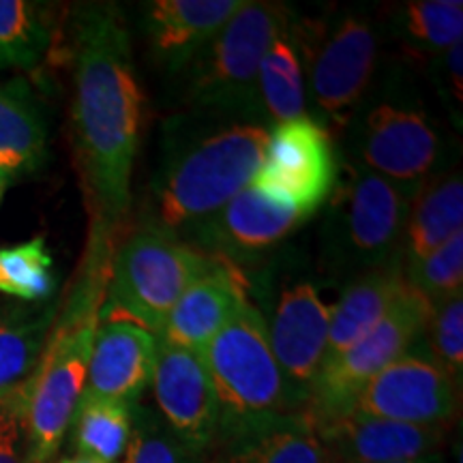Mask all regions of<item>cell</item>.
Masks as SVG:
<instances>
[{"mask_svg":"<svg viewBox=\"0 0 463 463\" xmlns=\"http://www.w3.org/2000/svg\"><path fill=\"white\" fill-rule=\"evenodd\" d=\"M73 78L80 165L97 217L116 228L129 208L142 125V90L133 67L129 28L116 5L80 9Z\"/></svg>","mask_w":463,"mask_h":463,"instance_id":"obj_1","label":"cell"},{"mask_svg":"<svg viewBox=\"0 0 463 463\" xmlns=\"http://www.w3.org/2000/svg\"><path fill=\"white\" fill-rule=\"evenodd\" d=\"M269 127L230 123L178 144L153 184L155 222L161 230H189L251 184L262 165Z\"/></svg>","mask_w":463,"mask_h":463,"instance_id":"obj_2","label":"cell"},{"mask_svg":"<svg viewBox=\"0 0 463 463\" xmlns=\"http://www.w3.org/2000/svg\"><path fill=\"white\" fill-rule=\"evenodd\" d=\"M289 22L292 14L286 5L245 0L184 67V101L198 112L234 118L258 114L260 62Z\"/></svg>","mask_w":463,"mask_h":463,"instance_id":"obj_3","label":"cell"},{"mask_svg":"<svg viewBox=\"0 0 463 463\" xmlns=\"http://www.w3.org/2000/svg\"><path fill=\"white\" fill-rule=\"evenodd\" d=\"M419 189L356 167L335 195L324 230L331 269L363 277L402 264L405 223Z\"/></svg>","mask_w":463,"mask_h":463,"instance_id":"obj_4","label":"cell"},{"mask_svg":"<svg viewBox=\"0 0 463 463\" xmlns=\"http://www.w3.org/2000/svg\"><path fill=\"white\" fill-rule=\"evenodd\" d=\"M222 414L262 416L303 412L309 395L298 391L277 364L260 311L245 303L200 350Z\"/></svg>","mask_w":463,"mask_h":463,"instance_id":"obj_5","label":"cell"},{"mask_svg":"<svg viewBox=\"0 0 463 463\" xmlns=\"http://www.w3.org/2000/svg\"><path fill=\"white\" fill-rule=\"evenodd\" d=\"M97 333L92 300L80 305L43 347L42 361L22 397L20 416L28 463H50L84 395L86 373Z\"/></svg>","mask_w":463,"mask_h":463,"instance_id":"obj_6","label":"cell"},{"mask_svg":"<svg viewBox=\"0 0 463 463\" xmlns=\"http://www.w3.org/2000/svg\"><path fill=\"white\" fill-rule=\"evenodd\" d=\"M213 262L174 232L144 225L116 253L108 309L133 317V324L159 337L172 307Z\"/></svg>","mask_w":463,"mask_h":463,"instance_id":"obj_7","label":"cell"},{"mask_svg":"<svg viewBox=\"0 0 463 463\" xmlns=\"http://www.w3.org/2000/svg\"><path fill=\"white\" fill-rule=\"evenodd\" d=\"M431 314L433 305L408 283L372 331L320 369L305 408L314 425L350 414L363 386L397 358L410 354L416 341L425 337Z\"/></svg>","mask_w":463,"mask_h":463,"instance_id":"obj_8","label":"cell"},{"mask_svg":"<svg viewBox=\"0 0 463 463\" xmlns=\"http://www.w3.org/2000/svg\"><path fill=\"white\" fill-rule=\"evenodd\" d=\"M337 183V155L328 131L309 116L269 129L262 165L251 184L273 200L311 217L331 198Z\"/></svg>","mask_w":463,"mask_h":463,"instance_id":"obj_9","label":"cell"},{"mask_svg":"<svg viewBox=\"0 0 463 463\" xmlns=\"http://www.w3.org/2000/svg\"><path fill=\"white\" fill-rule=\"evenodd\" d=\"M459 391L430 356L405 354L363 386L352 412L405 425H450Z\"/></svg>","mask_w":463,"mask_h":463,"instance_id":"obj_10","label":"cell"},{"mask_svg":"<svg viewBox=\"0 0 463 463\" xmlns=\"http://www.w3.org/2000/svg\"><path fill=\"white\" fill-rule=\"evenodd\" d=\"M354 148L364 170L422 187L436 172L442 142L425 114L380 103L358 123Z\"/></svg>","mask_w":463,"mask_h":463,"instance_id":"obj_11","label":"cell"},{"mask_svg":"<svg viewBox=\"0 0 463 463\" xmlns=\"http://www.w3.org/2000/svg\"><path fill=\"white\" fill-rule=\"evenodd\" d=\"M305 219L297 208L249 184L211 217L191 225L189 236L208 258L225 264L249 262L281 245Z\"/></svg>","mask_w":463,"mask_h":463,"instance_id":"obj_12","label":"cell"},{"mask_svg":"<svg viewBox=\"0 0 463 463\" xmlns=\"http://www.w3.org/2000/svg\"><path fill=\"white\" fill-rule=\"evenodd\" d=\"M150 386L167 427L191 449L206 455L217 436L222 405L200 352L159 337Z\"/></svg>","mask_w":463,"mask_h":463,"instance_id":"obj_13","label":"cell"},{"mask_svg":"<svg viewBox=\"0 0 463 463\" xmlns=\"http://www.w3.org/2000/svg\"><path fill=\"white\" fill-rule=\"evenodd\" d=\"M378 62L373 26L358 15H347L317 50L311 65V99L322 118L345 125L372 82Z\"/></svg>","mask_w":463,"mask_h":463,"instance_id":"obj_14","label":"cell"},{"mask_svg":"<svg viewBox=\"0 0 463 463\" xmlns=\"http://www.w3.org/2000/svg\"><path fill=\"white\" fill-rule=\"evenodd\" d=\"M206 463H324L320 439L305 412L225 416Z\"/></svg>","mask_w":463,"mask_h":463,"instance_id":"obj_15","label":"cell"},{"mask_svg":"<svg viewBox=\"0 0 463 463\" xmlns=\"http://www.w3.org/2000/svg\"><path fill=\"white\" fill-rule=\"evenodd\" d=\"M450 425H405L350 412L317 422L324 463H399L436 455Z\"/></svg>","mask_w":463,"mask_h":463,"instance_id":"obj_16","label":"cell"},{"mask_svg":"<svg viewBox=\"0 0 463 463\" xmlns=\"http://www.w3.org/2000/svg\"><path fill=\"white\" fill-rule=\"evenodd\" d=\"M333 307L326 305L309 281L283 289L273 322L266 326L273 356L286 378L309 395L326 354Z\"/></svg>","mask_w":463,"mask_h":463,"instance_id":"obj_17","label":"cell"},{"mask_svg":"<svg viewBox=\"0 0 463 463\" xmlns=\"http://www.w3.org/2000/svg\"><path fill=\"white\" fill-rule=\"evenodd\" d=\"M159 337L133 322L112 320L92 339L84 399L136 405L153 378Z\"/></svg>","mask_w":463,"mask_h":463,"instance_id":"obj_18","label":"cell"},{"mask_svg":"<svg viewBox=\"0 0 463 463\" xmlns=\"http://www.w3.org/2000/svg\"><path fill=\"white\" fill-rule=\"evenodd\" d=\"M245 0H155L144 7V31L155 61L184 71Z\"/></svg>","mask_w":463,"mask_h":463,"instance_id":"obj_19","label":"cell"},{"mask_svg":"<svg viewBox=\"0 0 463 463\" xmlns=\"http://www.w3.org/2000/svg\"><path fill=\"white\" fill-rule=\"evenodd\" d=\"M245 303H249L245 283L232 264L213 262L172 307L159 337L200 352Z\"/></svg>","mask_w":463,"mask_h":463,"instance_id":"obj_20","label":"cell"},{"mask_svg":"<svg viewBox=\"0 0 463 463\" xmlns=\"http://www.w3.org/2000/svg\"><path fill=\"white\" fill-rule=\"evenodd\" d=\"M405 288H408V279H405L403 264L372 270L352 283L339 303L333 307L322 367L344 354L347 347H352L372 331L392 309Z\"/></svg>","mask_w":463,"mask_h":463,"instance_id":"obj_21","label":"cell"},{"mask_svg":"<svg viewBox=\"0 0 463 463\" xmlns=\"http://www.w3.org/2000/svg\"><path fill=\"white\" fill-rule=\"evenodd\" d=\"M463 228V181L450 174L439 181H427L416 194L403 232L402 264L419 262Z\"/></svg>","mask_w":463,"mask_h":463,"instance_id":"obj_22","label":"cell"},{"mask_svg":"<svg viewBox=\"0 0 463 463\" xmlns=\"http://www.w3.org/2000/svg\"><path fill=\"white\" fill-rule=\"evenodd\" d=\"M48 131L33 92L20 80L0 84V170H37L45 159Z\"/></svg>","mask_w":463,"mask_h":463,"instance_id":"obj_23","label":"cell"},{"mask_svg":"<svg viewBox=\"0 0 463 463\" xmlns=\"http://www.w3.org/2000/svg\"><path fill=\"white\" fill-rule=\"evenodd\" d=\"M305 75L300 67V45L294 24L283 28L270 43L258 71V109L266 127H275L305 116Z\"/></svg>","mask_w":463,"mask_h":463,"instance_id":"obj_24","label":"cell"},{"mask_svg":"<svg viewBox=\"0 0 463 463\" xmlns=\"http://www.w3.org/2000/svg\"><path fill=\"white\" fill-rule=\"evenodd\" d=\"M131 427L133 405L82 397L73 416V442L78 457L101 463L123 459Z\"/></svg>","mask_w":463,"mask_h":463,"instance_id":"obj_25","label":"cell"},{"mask_svg":"<svg viewBox=\"0 0 463 463\" xmlns=\"http://www.w3.org/2000/svg\"><path fill=\"white\" fill-rule=\"evenodd\" d=\"M43 354V326L0 316V410H20Z\"/></svg>","mask_w":463,"mask_h":463,"instance_id":"obj_26","label":"cell"},{"mask_svg":"<svg viewBox=\"0 0 463 463\" xmlns=\"http://www.w3.org/2000/svg\"><path fill=\"white\" fill-rule=\"evenodd\" d=\"M50 45V26L39 5L0 0V69H33Z\"/></svg>","mask_w":463,"mask_h":463,"instance_id":"obj_27","label":"cell"},{"mask_svg":"<svg viewBox=\"0 0 463 463\" xmlns=\"http://www.w3.org/2000/svg\"><path fill=\"white\" fill-rule=\"evenodd\" d=\"M397 26L420 50L447 52L461 43V0H412L399 11Z\"/></svg>","mask_w":463,"mask_h":463,"instance_id":"obj_28","label":"cell"},{"mask_svg":"<svg viewBox=\"0 0 463 463\" xmlns=\"http://www.w3.org/2000/svg\"><path fill=\"white\" fill-rule=\"evenodd\" d=\"M123 459V463H206V455L183 442L157 410L136 403L131 438Z\"/></svg>","mask_w":463,"mask_h":463,"instance_id":"obj_29","label":"cell"},{"mask_svg":"<svg viewBox=\"0 0 463 463\" xmlns=\"http://www.w3.org/2000/svg\"><path fill=\"white\" fill-rule=\"evenodd\" d=\"M52 289V256L43 239L0 249V292L22 300H43Z\"/></svg>","mask_w":463,"mask_h":463,"instance_id":"obj_30","label":"cell"},{"mask_svg":"<svg viewBox=\"0 0 463 463\" xmlns=\"http://www.w3.org/2000/svg\"><path fill=\"white\" fill-rule=\"evenodd\" d=\"M405 279L433 307L463 292V232L419 262L403 266Z\"/></svg>","mask_w":463,"mask_h":463,"instance_id":"obj_31","label":"cell"},{"mask_svg":"<svg viewBox=\"0 0 463 463\" xmlns=\"http://www.w3.org/2000/svg\"><path fill=\"white\" fill-rule=\"evenodd\" d=\"M425 337L431 347V361L439 364L461 389L463 375V294L433 307Z\"/></svg>","mask_w":463,"mask_h":463,"instance_id":"obj_32","label":"cell"},{"mask_svg":"<svg viewBox=\"0 0 463 463\" xmlns=\"http://www.w3.org/2000/svg\"><path fill=\"white\" fill-rule=\"evenodd\" d=\"M0 463H28L20 416L14 410H0Z\"/></svg>","mask_w":463,"mask_h":463,"instance_id":"obj_33","label":"cell"},{"mask_svg":"<svg viewBox=\"0 0 463 463\" xmlns=\"http://www.w3.org/2000/svg\"><path fill=\"white\" fill-rule=\"evenodd\" d=\"M463 45L457 43L444 52V78L449 84V95L457 99V106L463 101Z\"/></svg>","mask_w":463,"mask_h":463,"instance_id":"obj_34","label":"cell"},{"mask_svg":"<svg viewBox=\"0 0 463 463\" xmlns=\"http://www.w3.org/2000/svg\"><path fill=\"white\" fill-rule=\"evenodd\" d=\"M399 463H442L438 453L436 455H427V457H419V459H408V461H399Z\"/></svg>","mask_w":463,"mask_h":463,"instance_id":"obj_35","label":"cell"},{"mask_svg":"<svg viewBox=\"0 0 463 463\" xmlns=\"http://www.w3.org/2000/svg\"><path fill=\"white\" fill-rule=\"evenodd\" d=\"M58 463H101V461H92V459H86V457H69V459H62Z\"/></svg>","mask_w":463,"mask_h":463,"instance_id":"obj_36","label":"cell"},{"mask_svg":"<svg viewBox=\"0 0 463 463\" xmlns=\"http://www.w3.org/2000/svg\"><path fill=\"white\" fill-rule=\"evenodd\" d=\"M7 181H9V176L3 170H0V189H3L5 184H7Z\"/></svg>","mask_w":463,"mask_h":463,"instance_id":"obj_37","label":"cell"},{"mask_svg":"<svg viewBox=\"0 0 463 463\" xmlns=\"http://www.w3.org/2000/svg\"><path fill=\"white\" fill-rule=\"evenodd\" d=\"M0 194H3V189H0Z\"/></svg>","mask_w":463,"mask_h":463,"instance_id":"obj_38","label":"cell"}]
</instances>
